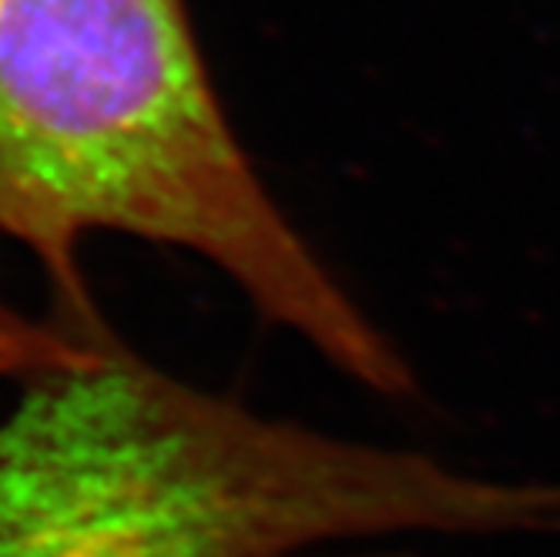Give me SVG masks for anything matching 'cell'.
Instances as JSON below:
<instances>
[{
  "instance_id": "6da1fadb",
  "label": "cell",
  "mask_w": 560,
  "mask_h": 557,
  "mask_svg": "<svg viewBox=\"0 0 560 557\" xmlns=\"http://www.w3.org/2000/svg\"><path fill=\"white\" fill-rule=\"evenodd\" d=\"M417 534L560 537V480L262 417L112 329L0 417V557H420L363 547Z\"/></svg>"
},
{
  "instance_id": "7a4b0ae2",
  "label": "cell",
  "mask_w": 560,
  "mask_h": 557,
  "mask_svg": "<svg viewBox=\"0 0 560 557\" xmlns=\"http://www.w3.org/2000/svg\"><path fill=\"white\" fill-rule=\"evenodd\" d=\"M94 232L191 252L342 376L417 396L245 155L185 0H0V239L37 259L50 310L91 320Z\"/></svg>"
},
{
  "instance_id": "3957f363",
  "label": "cell",
  "mask_w": 560,
  "mask_h": 557,
  "mask_svg": "<svg viewBox=\"0 0 560 557\" xmlns=\"http://www.w3.org/2000/svg\"><path fill=\"white\" fill-rule=\"evenodd\" d=\"M108 329L112 326L101 316L71 320L58 310L37 320L0 295V380L27 383L44 373L78 367L94 357Z\"/></svg>"
}]
</instances>
